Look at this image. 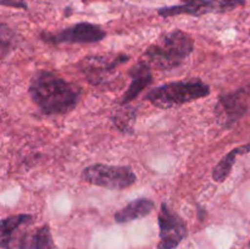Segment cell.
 <instances>
[{
	"instance_id": "5b68a950",
	"label": "cell",
	"mask_w": 250,
	"mask_h": 249,
	"mask_svg": "<svg viewBox=\"0 0 250 249\" xmlns=\"http://www.w3.org/2000/svg\"><path fill=\"white\" fill-rule=\"evenodd\" d=\"M106 37V32L100 26L90 22H80L58 32L44 31L39 38L50 45L59 44H90L98 43Z\"/></svg>"
},
{
	"instance_id": "52a82bcc",
	"label": "cell",
	"mask_w": 250,
	"mask_h": 249,
	"mask_svg": "<svg viewBox=\"0 0 250 249\" xmlns=\"http://www.w3.org/2000/svg\"><path fill=\"white\" fill-rule=\"evenodd\" d=\"M182 4L173 6H164L158 10L163 17H172L178 15L202 16L205 14H224L238 6L246 5V0H181Z\"/></svg>"
},
{
	"instance_id": "ba28073f",
	"label": "cell",
	"mask_w": 250,
	"mask_h": 249,
	"mask_svg": "<svg viewBox=\"0 0 250 249\" xmlns=\"http://www.w3.org/2000/svg\"><path fill=\"white\" fill-rule=\"evenodd\" d=\"M249 97L250 87L241 88L236 92L220 95L215 106L217 124L224 128H229L236 124L248 111Z\"/></svg>"
},
{
	"instance_id": "7c38bea8",
	"label": "cell",
	"mask_w": 250,
	"mask_h": 249,
	"mask_svg": "<svg viewBox=\"0 0 250 249\" xmlns=\"http://www.w3.org/2000/svg\"><path fill=\"white\" fill-rule=\"evenodd\" d=\"M19 249H55L50 227L44 225L29 236L22 237L19 242Z\"/></svg>"
},
{
	"instance_id": "5bb4252c",
	"label": "cell",
	"mask_w": 250,
	"mask_h": 249,
	"mask_svg": "<svg viewBox=\"0 0 250 249\" xmlns=\"http://www.w3.org/2000/svg\"><path fill=\"white\" fill-rule=\"evenodd\" d=\"M250 151V143L244 144V145L237 146V148L232 149L227 155H225L224 158L220 160V163L212 170V180L216 181V182L221 183L226 180L227 177L231 173L232 167L234 165V161H236L237 156L242 155V154H247Z\"/></svg>"
},
{
	"instance_id": "2e32d148",
	"label": "cell",
	"mask_w": 250,
	"mask_h": 249,
	"mask_svg": "<svg viewBox=\"0 0 250 249\" xmlns=\"http://www.w3.org/2000/svg\"><path fill=\"white\" fill-rule=\"evenodd\" d=\"M16 36L14 32L5 23H1V32H0V54L4 59L11 51V46H14V41Z\"/></svg>"
},
{
	"instance_id": "8fae6325",
	"label": "cell",
	"mask_w": 250,
	"mask_h": 249,
	"mask_svg": "<svg viewBox=\"0 0 250 249\" xmlns=\"http://www.w3.org/2000/svg\"><path fill=\"white\" fill-rule=\"evenodd\" d=\"M155 208V204L149 198H138L115 214V221L117 224H126V222L134 221V220L143 219L146 215L150 214Z\"/></svg>"
},
{
	"instance_id": "8992f818",
	"label": "cell",
	"mask_w": 250,
	"mask_h": 249,
	"mask_svg": "<svg viewBox=\"0 0 250 249\" xmlns=\"http://www.w3.org/2000/svg\"><path fill=\"white\" fill-rule=\"evenodd\" d=\"M129 60L126 54H100L89 55L78 62V70L85 76L87 81L93 85L106 83L110 76L119 66Z\"/></svg>"
},
{
	"instance_id": "30bf717a",
	"label": "cell",
	"mask_w": 250,
	"mask_h": 249,
	"mask_svg": "<svg viewBox=\"0 0 250 249\" xmlns=\"http://www.w3.org/2000/svg\"><path fill=\"white\" fill-rule=\"evenodd\" d=\"M129 76H131L132 81L129 84L128 89L122 95L120 104L127 105L131 103L132 100L136 99L149 84L153 82V72H151V66L146 62V60H141L138 63L133 66L129 70Z\"/></svg>"
},
{
	"instance_id": "3957f363",
	"label": "cell",
	"mask_w": 250,
	"mask_h": 249,
	"mask_svg": "<svg viewBox=\"0 0 250 249\" xmlns=\"http://www.w3.org/2000/svg\"><path fill=\"white\" fill-rule=\"evenodd\" d=\"M209 94L210 87L203 81H177L151 89L146 95V100L159 109H171L202 99Z\"/></svg>"
},
{
	"instance_id": "9c48e42d",
	"label": "cell",
	"mask_w": 250,
	"mask_h": 249,
	"mask_svg": "<svg viewBox=\"0 0 250 249\" xmlns=\"http://www.w3.org/2000/svg\"><path fill=\"white\" fill-rule=\"evenodd\" d=\"M159 243L158 249H175L188 236V228L182 217L176 214L166 203H163L159 211Z\"/></svg>"
},
{
	"instance_id": "e0dca14e",
	"label": "cell",
	"mask_w": 250,
	"mask_h": 249,
	"mask_svg": "<svg viewBox=\"0 0 250 249\" xmlns=\"http://www.w3.org/2000/svg\"><path fill=\"white\" fill-rule=\"evenodd\" d=\"M2 6H10V7H16V9L27 10L28 5H27L26 0H0Z\"/></svg>"
},
{
	"instance_id": "7a4b0ae2",
	"label": "cell",
	"mask_w": 250,
	"mask_h": 249,
	"mask_svg": "<svg viewBox=\"0 0 250 249\" xmlns=\"http://www.w3.org/2000/svg\"><path fill=\"white\" fill-rule=\"evenodd\" d=\"M194 50L192 37L181 29L164 34L160 42L149 46L144 53V60L158 70H173Z\"/></svg>"
},
{
	"instance_id": "9a60e30c",
	"label": "cell",
	"mask_w": 250,
	"mask_h": 249,
	"mask_svg": "<svg viewBox=\"0 0 250 249\" xmlns=\"http://www.w3.org/2000/svg\"><path fill=\"white\" fill-rule=\"evenodd\" d=\"M124 106V109L119 110L112 116V121H114L116 128H119L121 132L132 133L134 120H136V109L132 106H126V105Z\"/></svg>"
},
{
	"instance_id": "ac0fdd59",
	"label": "cell",
	"mask_w": 250,
	"mask_h": 249,
	"mask_svg": "<svg viewBox=\"0 0 250 249\" xmlns=\"http://www.w3.org/2000/svg\"><path fill=\"white\" fill-rule=\"evenodd\" d=\"M249 246H250V242H249Z\"/></svg>"
},
{
	"instance_id": "277c9868",
	"label": "cell",
	"mask_w": 250,
	"mask_h": 249,
	"mask_svg": "<svg viewBox=\"0 0 250 249\" xmlns=\"http://www.w3.org/2000/svg\"><path fill=\"white\" fill-rule=\"evenodd\" d=\"M82 180L106 189L121 190L131 187L136 182L137 176L128 166L94 164L82 171Z\"/></svg>"
},
{
	"instance_id": "6da1fadb",
	"label": "cell",
	"mask_w": 250,
	"mask_h": 249,
	"mask_svg": "<svg viewBox=\"0 0 250 249\" xmlns=\"http://www.w3.org/2000/svg\"><path fill=\"white\" fill-rule=\"evenodd\" d=\"M32 102L44 115H65L80 100L81 88L51 71H38L28 85Z\"/></svg>"
},
{
	"instance_id": "4fadbf2b",
	"label": "cell",
	"mask_w": 250,
	"mask_h": 249,
	"mask_svg": "<svg viewBox=\"0 0 250 249\" xmlns=\"http://www.w3.org/2000/svg\"><path fill=\"white\" fill-rule=\"evenodd\" d=\"M33 221V216L29 214L11 215L1 220V248L10 249L14 241V234L21 226L28 225Z\"/></svg>"
}]
</instances>
